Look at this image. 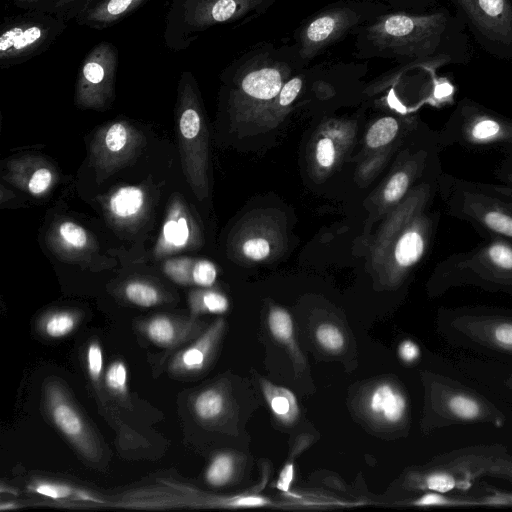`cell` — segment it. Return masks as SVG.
<instances>
[{
  "instance_id": "obj_10",
  "label": "cell",
  "mask_w": 512,
  "mask_h": 512,
  "mask_svg": "<svg viewBox=\"0 0 512 512\" xmlns=\"http://www.w3.org/2000/svg\"><path fill=\"white\" fill-rule=\"evenodd\" d=\"M364 412L375 423L394 426L401 423L407 413L405 394L390 382L374 385L364 398Z\"/></svg>"
},
{
  "instance_id": "obj_28",
  "label": "cell",
  "mask_w": 512,
  "mask_h": 512,
  "mask_svg": "<svg viewBox=\"0 0 512 512\" xmlns=\"http://www.w3.org/2000/svg\"><path fill=\"white\" fill-rule=\"evenodd\" d=\"M165 239L175 245H184L189 236V229L187 222L184 218L178 221L170 220L166 222L163 228Z\"/></svg>"
},
{
  "instance_id": "obj_20",
  "label": "cell",
  "mask_w": 512,
  "mask_h": 512,
  "mask_svg": "<svg viewBox=\"0 0 512 512\" xmlns=\"http://www.w3.org/2000/svg\"><path fill=\"white\" fill-rule=\"evenodd\" d=\"M194 409L197 416L203 420L215 419L225 409V398L218 390H206L197 396Z\"/></svg>"
},
{
  "instance_id": "obj_39",
  "label": "cell",
  "mask_w": 512,
  "mask_h": 512,
  "mask_svg": "<svg viewBox=\"0 0 512 512\" xmlns=\"http://www.w3.org/2000/svg\"><path fill=\"white\" fill-rule=\"evenodd\" d=\"M316 159L322 167H330L334 163L335 149L329 138L321 139L316 146Z\"/></svg>"
},
{
  "instance_id": "obj_17",
  "label": "cell",
  "mask_w": 512,
  "mask_h": 512,
  "mask_svg": "<svg viewBox=\"0 0 512 512\" xmlns=\"http://www.w3.org/2000/svg\"><path fill=\"white\" fill-rule=\"evenodd\" d=\"M483 309L488 320L493 324L489 331L490 342L497 348L512 352V316L488 309Z\"/></svg>"
},
{
  "instance_id": "obj_6",
  "label": "cell",
  "mask_w": 512,
  "mask_h": 512,
  "mask_svg": "<svg viewBox=\"0 0 512 512\" xmlns=\"http://www.w3.org/2000/svg\"><path fill=\"white\" fill-rule=\"evenodd\" d=\"M441 150L458 145L470 151H512V118L473 99H460L438 132Z\"/></svg>"
},
{
  "instance_id": "obj_36",
  "label": "cell",
  "mask_w": 512,
  "mask_h": 512,
  "mask_svg": "<svg viewBox=\"0 0 512 512\" xmlns=\"http://www.w3.org/2000/svg\"><path fill=\"white\" fill-rule=\"evenodd\" d=\"M34 490L46 497L52 498V499H62L67 498L73 495L74 492L73 489L66 485L57 484V483H39L34 487Z\"/></svg>"
},
{
  "instance_id": "obj_44",
  "label": "cell",
  "mask_w": 512,
  "mask_h": 512,
  "mask_svg": "<svg viewBox=\"0 0 512 512\" xmlns=\"http://www.w3.org/2000/svg\"><path fill=\"white\" fill-rule=\"evenodd\" d=\"M294 479V463L289 460L284 467L282 468L277 483L276 488L283 493H287L290 491V486Z\"/></svg>"
},
{
  "instance_id": "obj_38",
  "label": "cell",
  "mask_w": 512,
  "mask_h": 512,
  "mask_svg": "<svg viewBox=\"0 0 512 512\" xmlns=\"http://www.w3.org/2000/svg\"><path fill=\"white\" fill-rule=\"evenodd\" d=\"M102 350L97 343L89 346L87 351L88 371L91 378L97 381L102 371Z\"/></svg>"
},
{
  "instance_id": "obj_27",
  "label": "cell",
  "mask_w": 512,
  "mask_h": 512,
  "mask_svg": "<svg viewBox=\"0 0 512 512\" xmlns=\"http://www.w3.org/2000/svg\"><path fill=\"white\" fill-rule=\"evenodd\" d=\"M455 478L446 472H434L426 475L423 479V486L431 491L447 493L456 487Z\"/></svg>"
},
{
  "instance_id": "obj_46",
  "label": "cell",
  "mask_w": 512,
  "mask_h": 512,
  "mask_svg": "<svg viewBox=\"0 0 512 512\" xmlns=\"http://www.w3.org/2000/svg\"><path fill=\"white\" fill-rule=\"evenodd\" d=\"M489 188L500 196L507 198L512 201V186L505 184H492L487 183Z\"/></svg>"
},
{
  "instance_id": "obj_32",
  "label": "cell",
  "mask_w": 512,
  "mask_h": 512,
  "mask_svg": "<svg viewBox=\"0 0 512 512\" xmlns=\"http://www.w3.org/2000/svg\"><path fill=\"white\" fill-rule=\"evenodd\" d=\"M215 266L206 260L199 261L195 264L192 278L193 281L201 286H211L216 279Z\"/></svg>"
},
{
  "instance_id": "obj_34",
  "label": "cell",
  "mask_w": 512,
  "mask_h": 512,
  "mask_svg": "<svg viewBox=\"0 0 512 512\" xmlns=\"http://www.w3.org/2000/svg\"><path fill=\"white\" fill-rule=\"evenodd\" d=\"M271 501L257 494H242L225 500L223 504L231 507H263L267 506Z\"/></svg>"
},
{
  "instance_id": "obj_7",
  "label": "cell",
  "mask_w": 512,
  "mask_h": 512,
  "mask_svg": "<svg viewBox=\"0 0 512 512\" xmlns=\"http://www.w3.org/2000/svg\"><path fill=\"white\" fill-rule=\"evenodd\" d=\"M66 28L64 17L43 9L5 17L0 29V68L20 65L44 53Z\"/></svg>"
},
{
  "instance_id": "obj_3",
  "label": "cell",
  "mask_w": 512,
  "mask_h": 512,
  "mask_svg": "<svg viewBox=\"0 0 512 512\" xmlns=\"http://www.w3.org/2000/svg\"><path fill=\"white\" fill-rule=\"evenodd\" d=\"M438 192L447 215L469 223L485 238L512 241V201L495 193L487 183L442 173Z\"/></svg>"
},
{
  "instance_id": "obj_16",
  "label": "cell",
  "mask_w": 512,
  "mask_h": 512,
  "mask_svg": "<svg viewBox=\"0 0 512 512\" xmlns=\"http://www.w3.org/2000/svg\"><path fill=\"white\" fill-rule=\"evenodd\" d=\"M143 202L144 194L140 188L122 187L111 197L110 209L118 217H130L141 209Z\"/></svg>"
},
{
  "instance_id": "obj_19",
  "label": "cell",
  "mask_w": 512,
  "mask_h": 512,
  "mask_svg": "<svg viewBox=\"0 0 512 512\" xmlns=\"http://www.w3.org/2000/svg\"><path fill=\"white\" fill-rule=\"evenodd\" d=\"M235 473V459L228 453H221L210 463L205 477L207 482L215 487L226 485Z\"/></svg>"
},
{
  "instance_id": "obj_8",
  "label": "cell",
  "mask_w": 512,
  "mask_h": 512,
  "mask_svg": "<svg viewBox=\"0 0 512 512\" xmlns=\"http://www.w3.org/2000/svg\"><path fill=\"white\" fill-rule=\"evenodd\" d=\"M476 43L491 56L512 60V0H449Z\"/></svg>"
},
{
  "instance_id": "obj_11",
  "label": "cell",
  "mask_w": 512,
  "mask_h": 512,
  "mask_svg": "<svg viewBox=\"0 0 512 512\" xmlns=\"http://www.w3.org/2000/svg\"><path fill=\"white\" fill-rule=\"evenodd\" d=\"M149 0H88L74 16L80 26L102 30L115 25Z\"/></svg>"
},
{
  "instance_id": "obj_2",
  "label": "cell",
  "mask_w": 512,
  "mask_h": 512,
  "mask_svg": "<svg viewBox=\"0 0 512 512\" xmlns=\"http://www.w3.org/2000/svg\"><path fill=\"white\" fill-rule=\"evenodd\" d=\"M430 286L434 293L475 286L512 296V241L486 238L470 250L447 256L435 267Z\"/></svg>"
},
{
  "instance_id": "obj_42",
  "label": "cell",
  "mask_w": 512,
  "mask_h": 512,
  "mask_svg": "<svg viewBox=\"0 0 512 512\" xmlns=\"http://www.w3.org/2000/svg\"><path fill=\"white\" fill-rule=\"evenodd\" d=\"M494 174L502 184L512 186V151L504 154Z\"/></svg>"
},
{
  "instance_id": "obj_43",
  "label": "cell",
  "mask_w": 512,
  "mask_h": 512,
  "mask_svg": "<svg viewBox=\"0 0 512 512\" xmlns=\"http://www.w3.org/2000/svg\"><path fill=\"white\" fill-rule=\"evenodd\" d=\"M398 354L405 363H412L419 358L420 348L414 341L407 339L400 343Z\"/></svg>"
},
{
  "instance_id": "obj_24",
  "label": "cell",
  "mask_w": 512,
  "mask_h": 512,
  "mask_svg": "<svg viewBox=\"0 0 512 512\" xmlns=\"http://www.w3.org/2000/svg\"><path fill=\"white\" fill-rule=\"evenodd\" d=\"M127 298L134 304L150 307L158 302L157 291L144 283L133 282L127 285L126 289Z\"/></svg>"
},
{
  "instance_id": "obj_35",
  "label": "cell",
  "mask_w": 512,
  "mask_h": 512,
  "mask_svg": "<svg viewBox=\"0 0 512 512\" xmlns=\"http://www.w3.org/2000/svg\"><path fill=\"white\" fill-rule=\"evenodd\" d=\"M269 252V243L262 238L249 239L243 245L244 255L253 260H262L268 256Z\"/></svg>"
},
{
  "instance_id": "obj_22",
  "label": "cell",
  "mask_w": 512,
  "mask_h": 512,
  "mask_svg": "<svg viewBox=\"0 0 512 512\" xmlns=\"http://www.w3.org/2000/svg\"><path fill=\"white\" fill-rule=\"evenodd\" d=\"M319 346L327 352L338 353L345 346V337L342 331L334 324H319L314 332Z\"/></svg>"
},
{
  "instance_id": "obj_12",
  "label": "cell",
  "mask_w": 512,
  "mask_h": 512,
  "mask_svg": "<svg viewBox=\"0 0 512 512\" xmlns=\"http://www.w3.org/2000/svg\"><path fill=\"white\" fill-rule=\"evenodd\" d=\"M49 407L57 427L85 454L92 453L85 425L77 411L66 401L62 393L54 388L49 392Z\"/></svg>"
},
{
  "instance_id": "obj_45",
  "label": "cell",
  "mask_w": 512,
  "mask_h": 512,
  "mask_svg": "<svg viewBox=\"0 0 512 512\" xmlns=\"http://www.w3.org/2000/svg\"><path fill=\"white\" fill-rule=\"evenodd\" d=\"M18 8L24 10L45 9L51 0H10Z\"/></svg>"
},
{
  "instance_id": "obj_4",
  "label": "cell",
  "mask_w": 512,
  "mask_h": 512,
  "mask_svg": "<svg viewBox=\"0 0 512 512\" xmlns=\"http://www.w3.org/2000/svg\"><path fill=\"white\" fill-rule=\"evenodd\" d=\"M391 11L376 0H337L308 16L293 32V45L304 64L354 35L364 24Z\"/></svg>"
},
{
  "instance_id": "obj_13",
  "label": "cell",
  "mask_w": 512,
  "mask_h": 512,
  "mask_svg": "<svg viewBox=\"0 0 512 512\" xmlns=\"http://www.w3.org/2000/svg\"><path fill=\"white\" fill-rule=\"evenodd\" d=\"M261 389L273 415L283 424H292L300 410L296 396L285 387L261 380Z\"/></svg>"
},
{
  "instance_id": "obj_1",
  "label": "cell",
  "mask_w": 512,
  "mask_h": 512,
  "mask_svg": "<svg viewBox=\"0 0 512 512\" xmlns=\"http://www.w3.org/2000/svg\"><path fill=\"white\" fill-rule=\"evenodd\" d=\"M467 29L446 7L424 13L388 11L354 34L358 59H391L405 65L467 64L472 56Z\"/></svg>"
},
{
  "instance_id": "obj_40",
  "label": "cell",
  "mask_w": 512,
  "mask_h": 512,
  "mask_svg": "<svg viewBox=\"0 0 512 512\" xmlns=\"http://www.w3.org/2000/svg\"><path fill=\"white\" fill-rule=\"evenodd\" d=\"M52 180L51 172L46 168L37 170L29 181V190L32 194H40L45 191Z\"/></svg>"
},
{
  "instance_id": "obj_5",
  "label": "cell",
  "mask_w": 512,
  "mask_h": 512,
  "mask_svg": "<svg viewBox=\"0 0 512 512\" xmlns=\"http://www.w3.org/2000/svg\"><path fill=\"white\" fill-rule=\"evenodd\" d=\"M262 0H171L164 41L172 51L186 50L203 32L221 24L256 16Z\"/></svg>"
},
{
  "instance_id": "obj_33",
  "label": "cell",
  "mask_w": 512,
  "mask_h": 512,
  "mask_svg": "<svg viewBox=\"0 0 512 512\" xmlns=\"http://www.w3.org/2000/svg\"><path fill=\"white\" fill-rule=\"evenodd\" d=\"M60 234L66 242L74 247H83L87 242L85 230L73 222H64L60 226Z\"/></svg>"
},
{
  "instance_id": "obj_21",
  "label": "cell",
  "mask_w": 512,
  "mask_h": 512,
  "mask_svg": "<svg viewBox=\"0 0 512 512\" xmlns=\"http://www.w3.org/2000/svg\"><path fill=\"white\" fill-rule=\"evenodd\" d=\"M447 409L452 416L465 421L477 419L482 414L481 404L472 396L463 393L451 395L447 401Z\"/></svg>"
},
{
  "instance_id": "obj_23",
  "label": "cell",
  "mask_w": 512,
  "mask_h": 512,
  "mask_svg": "<svg viewBox=\"0 0 512 512\" xmlns=\"http://www.w3.org/2000/svg\"><path fill=\"white\" fill-rule=\"evenodd\" d=\"M387 5L391 11L424 13L441 7L444 0H376Z\"/></svg>"
},
{
  "instance_id": "obj_9",
  "label": "cell",
  "mask_w": 512,
  "mask_h": 512,
  "mask_svg": "<svg viewBox=\"0 0 512 512\" xmlns=\"http://www.w3.org/2000/svg\"><path fill=\"white\" fill-rule=\"evenodd\" d=\"M118 50L108 41L97 43L83 58L77 76L76 99L80 105L99 107L114 96Z\"/></svg>"
},
{
  "instance_id": "obj_31",
  "label": "cell",
  "mask_w": 512,
  "mask_h": 512,
  "mask_svg": "<svg viewBox=\"0 0 512 512\" xmlns=\"http://www.w3.org/2000/svg\"><path fill=\"white\" fill-rule=\"evenodd\" d=\"M127 138V127L120 122L114 123L107 130L105 144L110 151L118 152L125 146Z\"/></svg>"
},
{
  "instance_id": "obj_37",
  "label": "cell",
  "mask_w": 512,
  "mask_h": 512,
  "mask_svg": "<svg viewBox=\"0 0 512 512\" xmlns=\"http://www.w3.org/2000/svg\"><path fill=\"white\" fill-rule=\"evenodd\" d=\"M203 308L210 313H224L228 310L227 298L217 292H207L202 297Z\"/></svg>"
},
{
  "instance_id": "obj_30",
  "label": "cell",
  "mask_w": 512,
  "mask_h": 512,
  "mask_svg": "<svg viewBox=\"0 0 512 512\" xmlns=\"http://www.w3.org/2000/svg\"><path fill=\"white\" fill-rule=\"evenodd\" d=\"M127 371L122 362L113 363L106 373L107 386L118 392L124 393L126 391Z\"/></svg>"
},
{
  "instance_id": "obj_26",
  "label": "cell",
  "mask_w": 512,
  "mask_h": 512,
  "mask_svg": "<svg viewBox=\"0 0 512 512\" xmlns=\"http://www.w3.org/2000/svg\"><path fill=\"white\" fill-rule=\"evenodd\" d=\"M74 325V318L70 314L58 313L47 320L45 331L51 337H62L71 332Z\"/></svg>"
},
{
  "instance_id": "obj_18",
  "label": "cell",
  "mask_w": 512,
  "mask_h": 512,
  "mask_svg": "<svg viewBox=\"0 0 512 512\" xmlns=\"http://www.w3.org/2000/svg\"><path fill=\"white\" fill-rule=\"evenodd\" d=\"M400 123L392 116H384L375 121L366 135L367 145L379 148L392 142L399 133Z\"/></svg>"
},
{
  "instance_id": "obj_41",
  "label": "cell",
  "mask_w": 512,
  "mask_h": 512,
  "mask_svg": "<svg viewBox=\"0 0 512 512\" xmlns=\"http://www.w3.org/2000/svg\"><path fill=\"white\" fill-rule=\"evenodd\" d=\"M463 503L460 501H454L442 495V493L438 492H430L422 495L415 501H413V505L415 506H442V505H451V504H459Z\"/></svg>"
},
{
  "instance_id": "obj_29",
  "label": "cell",
  "mask_w": 512,
  "mask_h": 512,
  "mask_svg": "<svg viewBox=\"0 0 512 512\" xmlns=\"http://www.w3.org/2000/svg\"><path fill=\"white\" fill-rule=\"evenodd\" d=\"M87 1L88 0H51L44 10L62 16L68 21L74 18L79 9Z\"/></svg>"
},
{
  "instance_id": "obj_15",
  "label": "cell",
  "mask_w": 512,
  "mask_h": 512,
  "mask_svg": "<svg viewBox=\"0 0 512 512\" xmlns=\"http://www.w3.org/2000/svg\"><path fill=\"white\" fill-rule=\"evenodd\" d=\"M223 321H217L197 341V343L185 350L180 356V364L188 371H197L203 368L206 359L223 330Z\"/></svg>"
},
{
  "instance_id": "obj_14",
  "label": "cell",
  "mask_w": 512,
  "mask_h": 512,
  "mask_svg": "<svg viewBox=\"0 0 512 512\" xmlns=\"http://www.w3.org/2000/svg\"><path fill=\"white\" fill-rule=\"evenodd\" d=\"M267 322L272 337L288 350L296 364L303 365L304 358L295 339L293 320L289 312L280 307H273L268 314Z\"/></svg>"
},
{
  "instance_id": "obj_25",
  "label": "cell",
  "mask_w": 512,
  "mask_h": 512,
  "mask_svg": "<svg viewBox=\"0 0 512 512\" xmlns=\"http://www.w3.org/2000/svg\"><path fill=\"white\" fill-rule=\"evenodd\" d=\"M149 338L158 345H169L175 336L174 326L166 317H157L147 325Z\"/></svg>"
}]
</instances>
